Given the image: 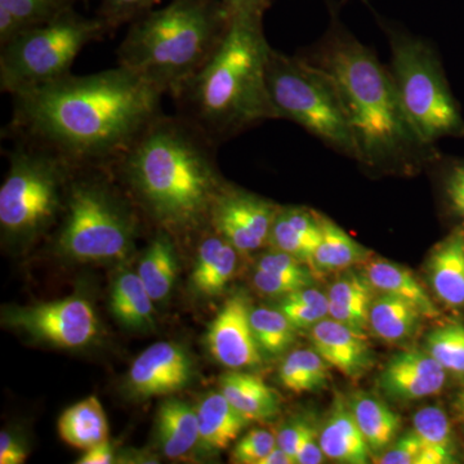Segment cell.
Wrapping results in <instances>:
<instances>
[{
  "mask_svg": "<svg viewBox=\"0 0 464 464\" xmlns=\"http://www.w3.org/2000/svg\"><path fill=\"white\" fill-rule=\"evenodd\" d=\"M164 93L121 66L69 75L12 97L7 134L74 167L114 166L163 114Z\"/></svg>",
  "mask_w": 464,
  "mask_h": 464,
  "instance_id": "6da1fadb",
  "label": "cell"
},
{
  "mask_svg": "<svg viewBox=\"0 0 464 464\" xmlns=\"http://www.w3.org/2000/svg\"><path fill=\"white\" fill-rule=\"evenodd\" d=\"M217 145L182 115H159L119 158L112 172L137 209L168 234H188L209 224L225 186Z\"/></svg>",
  "mask_w": 464,
  "mask_h": 464,
  "instance_id": "7a4b0ae2",
  "label": "cell"
},
{
  "mask_svg": "<svg viewBox=\"0 0 464 464\" xmlns=\"http://www.w3.org/2000/svg\"><path fill=\"white\" fill-rule=\"evenodd\" d=\"M313 63L332 76L357 148V161L387 172H411L430 158L409 121L390 69L350 34L335 29Z\"/></svg>",
  "mask_w": 464,
  "mask_h": 464,
  "instance_id": "3957f363",
  "label": "cell"
},
{
  "mask_svg": "<svg viewBox=\"0 0 464 464\" xmlns=\"http://www.w3.org/2000/svg\"><path fill=\"white\" fill-rule=\"evenodd\" d=\"M264 14H237L212 57L172 99L183 118L210 141L230 140L266 121L280 119L268 90L273 48L264 32Z\"/></svg>",
  "mask_w": 464,
  "mask_h": 464,
  "instance_id": "277c9868",
  "label": "cell"
},
{
  "mask_svg": "<svg viewBox=\"0 0 464 464\" xmlns=\"http://www.w3.org/2000/svg\"><path fill=\"white\" fill-rule=\"evenodd\" d=\"M230 16L216 0H172L132 21L118 48V65L176 96L224 39Z\"/></svg>",
  "mask_w": 464,
  "mask_h": 464,
  "instance_id": "5b68a950",
  "label": "cell"
},
{
  "mask_svg": "<svg viewBox=\"0 0 464 464\" xmlns=\"http://www.w3.org/2000/svg\"><path fill=\"white\" fill-rule=\"evenodd\" d=\"M106 167H75L56 235L61 255L75 261H114L130 255L139 216Z\"/></svg>",
  "mask_w": 464,
  "mask_h": 464,
  "instance_id": "8992f818",
  "label": "cell"
},
{
  "mask_svg": "<svg viewBox=\"0 0 464 464\" xmlns=\"http://www.w3.org/2000/svg\"><path fill=\"white\" fill-rule=\"evenodd\" d=\"M74 169L48 150L14 141L0 188L3 239L29 246L53 227L65 208Z\"/></svg>",
  "mask_w": 464,
  "mask_h": 464,
  "instance_id": "52a82bcc",
  "label": "cell"
},
{
  "mask_svg": "<svg viewBox=\"0 0 464 464\" xmlns=\"http://www.w3.org/2000/svg\"><path fill=\"white\" fill-rule=\"evenodd\" d=\"M267 82L280 119L301 125L328 148L357 160L353 130L329 72L313 61L271 50Z\"/></svg>",
  "mask_w": 464,
  "mask_h": 464,
  "instance_id": "ba28073f",
  "label": "cell"
},
{
  "mask_svg": "<svg viewBox=\"0 0 464 464\" xmlns=\"http://www.w3.org/2000/svg\"><path fill=\"white\" fill-rule=\"evenodd\" d=\"M108 27L75 12L30 27L0 45V90L12 97L70 74L72 63Z\"/></svg>",
  "mask_w": 464,
  "mask_h": 464,
  "instance_id": "9c48e42d",
  "label": "cell"
},
{
  "mask_svg": "<svg viewBox=\"0 0 464 464\" xmlns=\"http://www.w3.org/2000/svg\"><path fill=\"white\" fill-rule=\"evenodd\" d=\"M391 75L409 121L424 143L462 133V116L429 45L405 34L391 35Z\"/></svg>",
  "mask_w": 464,
  "mask_h": 464,
  "instance_id": "30bf717a",
  "label": "cell"
},
{
  "mask_svg": "<svg viewBox=\"0 0 464 464\" xmlns=\"http://www.w3.org/2000/svg\"><path fill=\"white\" fill-rule=\"evenodd\" d=\"M3 322L34 340L61 348L87 346L96 338L99 322L87 299L74 297L26 307L9 308Z\"/></svg>",
  "mask_w": 464,
  "mask_h": 464,
  "instance_id": "8fae6325",
  "label": "cell"
},
{
  "mask_svg": "<svg viewBox=\"0 0 464 464\" xmlns=\"http://www.w3.org/2000/svg\"><path fill=\"white\" fill-rule=\"evenodd\" d=\"M280 207L225 183L209 213V226L237 252L249 253L268 243Z\"/></svg>",
  "mask_w": 464,
  "mask_h": 464,
  "instance_id": "7c38bea8",
  "label": "cell"
},
{
  "mask_svg": "<svg viewBox=\"0 0 464 464\" xmlns=\"http://www.w3.org/2000/svg\"><path fill=\"white\" fill-rule=\"evenodd\" d=\"M207 346L219 364L232 371L256 368L261 364V347L250 324L249 302L235 295L210 324Z\"/></svg>",
  "mask_w": 464,
  "mask_h": 464,
  "instance_id": "4fadbf2b",
  "label": "cell"
},
{
  "mask_svg": "<svg viewBox=\"0 0 464 464\" xmlns=\"http://www.w3.org/2000/svg\"><path fill=\"white\" fill-rule=\"evenodd\" d=\"M192 362L185 348L173 342H158L134 360L130 389L139 398L166 396L188 386Z\"/></svg>",
  "mask_w": 464,
  "mask_h": 464,
  "instance_id": "5bb4252c",
  "label": "cell"
},
{
  "mask_svg": "<svg viewBox=\"0 0 464 464\" xmlns=\"http://www.w3.org/2000/svg\"><path fill=\"white\" fill-rule=\"evenodd\" d=\"M448 372L427 351L396 353L378 377V387L396 401H417L445 389Z\"/></svg>",
  "mask_w": 464,
  "mask_h": 464,
  "instance_id": "9a60e30c",
  "label": "cell"
},
{
  "mask_svg": "<svg viewBox=\"0 0 464 464\" xmlns=\"http://www.w3.org/2000/svg\"><path fill=\"white\" fill-rule=\"evenodd\" d=\"M314 350L347 378L362 377L373 365V353L364 333L353 331L332 317L311 328Z\"/></svg>",
  "mask_w": 464,
  "mask_h": 464,
  "instance_id": "2e32d148",
  "label": "cell"
},
{
  "mask_svg": "<svg viewBox=\"0 0 464 464\" xmlns=\"http://www.w3.org/2000/svg\"><path fill=\"white\" fill-rule=\"evenodd\" d=\"M430 283L440 301L451 308L464 307V226L454 228L430 253Z\"/></svg>",
  "mask_w": 464,
  "mask_h": 464,
  "instance_id": "e0dca14e",
  "label": "cell"
},
{
  "mask_svg": "<svg viewBox=\"0 0 464 464\" xmlns=\"http://www.w3.org/2000/svg\"><path fill=\"white\" fill-rule=\"evenodd\" d=\"M320 240L322 215L299 207L280 208L268 237L274 249L288 253L310 268Z\"/></svg>",
  "mask_w": 464,
  "mask_h": 464,
  "instance_id": "ac0fdd59",
  "label": "cell"
},
{
  "mask_svg": "<svg viewBox=\"0 0 464 464\" xmlns=\"http://www.w3.org/2000/svg\"><path fill=\"white\" fill-rule=\"evenodd\" d=\"M320 447L328 459L344 464H366L371 462L372 451L360 431L350 404L341 396L334 405L328 420L320 432Z\"/></svg>",
  "mask_w": 464,
  "mask_h": 464,
  "instance_id": "d6986e66",
  "label": "cell"
},
{
  "mask_svg": "<svg viewBox=\"0 0 464 464\" xmlns=\"http://www.w3.org/2000/svg\"><path fill=\"white\" fill-rule=\"evenodd\" d=\"M375 293L377 290L364 273L350 268L329 289V317L365 334Z\"/></svg>",
  "mask_w": 464,
  "mask_h": 464,
  "instance_id": "ffe728a7",
  "label": "cell"
},
{
  "mask_svg": "<svg viewBox=\"0 0 464 464\" xmlns=\"http://www.w3.org/2000/svg\"><path fill=\"white\" fill-rule=\"evenodd\" d=\"M195 261L192 286L200 295L215 297L224 292L234 276L237 250L212 228V234L204 237L198 246Z\"/></svg>",
  "mask_w": 464,
  "mask_h": 464,
  "instance_id": "44dd1931",
  "label": "cell"
},
{
  "mask_svg": "<svg viewBox=\"0 0 464 464\" xmlns=\"http://www.w3.org/2000/svg\"><path fill=\"white\" fill-rule=\"evenodd\" d=\"M221 392L249 422H266L280 413V399L257 375L228 372L219 380Z\"/></svg>",
  "mask_w": 464,
  "mask_h": 464,
  "instance_id": "7402d4cb",
  "label": "cell"
},
{
  "mask_svg": "<svg viewBox=\"0 0 464 464\" xmlns=\"http://www.w3.org/2000/svg\"><path fill=\"white\" fill-rule=\"evenodd\" d=\"M197 413L200 447L210 453L230 447L249 424L222 392L209 393L198 406Z\"/></svg>",
  "mask_w": 464,
  "mask_h": 464,
  "instance_id": "603a6c76",
  "label": "cell"
},
{
  "mask_svg": "<svg viewBox=\"0 0 464 464\" xmlns=\"http://www.w3.org/2000/svg\"><path fill=\"white\" fill-rule=\"evenodd\" d=\"M364 274L377 292L389 293L411 302L427 319L440 316L439 308L433 304L427 290L404 266L386 259H373L366 264Z\"/></svg>",
  "mask_w": 464,
  "mask_h": 464,
  "instance_id": "cb8c5ba5",
  "label": "cell"
},
{
  "mask_svg": "<svg viewBox=\"0 0 464 464\" xmlns=\"http://www.w3.org/2000/svg\"><path fill=\"white\" fill-rule=\"evenodd\" d=\"M423 317L411 302L389 293H380L372 304L369 329L387 343H401L413 337Z\"/></svg>",
  "mask_w": 464,
  "mask_h": 464,
  "instance_id": "d4e9b609",
  "label": "cell"
},
{
  "mask_svg": "<svg viewBox=\"0 0 464 464\" xmlns=\"http://www.w3.org/2000/svg\"><path fill=\"white\" fill-rule=\"evenodd\" d=\"M58 433L67 445L81 450L109 441L105 411L96 396L70 406L58 420Z\"/></svg>",
  "mask_w": 464,
  "mask_h": 464,
  "instance_id": "484cf974",
  "label": "cell"
},
{
  "mask_svg": "<svg viewBox=\"0 0 464 464\" xmlns=\"http://www.w3.org/2000/svg\"><path fill=\"white\" fill-rule=\"evenodd\" d=\"M158 436L168 458H182L199 444V420L197 409L170 399L158 411Z\"/></svg>",
  "mask_w": 464,
  "mask_h": 464,
  "instance_id": "4316f807",
  "label": "cell"
},
{
  "mask_svg": "<svg viewBox=\"0 0 464 464\" xmlns=\"http://www.w3.org/2000/svg\"><path fill=\"white\" fill-rule=\"evenodd\" d=\"M348 404L372 454H383L401 427L400 415L369 393H355Z\"/></svg>",
  "mask_w": 464,
  "mask_h": 464,
  "instance_id": "83f0119b",
  "label": "cell"
},
{
  "mask_svg": "<svg viewBox=\"0 0 464 464\" xmlns=\"http://www.w3.org/2000/svg\"><path fill=\"white\" fill-rule=\"evenodd\" d=\"M372 250L350 237L343 228L322 215V240L314 255L311 270L316 273H340L353 266L371 261Z\"/></svg>",
  "mask_w": 464,
  "mask_h": 464,
  "instance_id": "f1b7e54d",
  "label": "cell"
},
{
  "mask_svg": "<svg viewBox=\"0 0 464 464\" xmlns=\"http://www.w3.org/2000/svg\"><path fill=\"white\" fill-rule=\"evenodd\" d=\"M422 442L418 464L458 463L456 439L450 420L440 406H426L413 417V430Z\"/></svg>",
  "mask_w": 464,
  "mask_h": 464,
  "instance_id": "f546056e",
  "label": "cell"
},
{
  "mask_svg": "<svg viewBox=\"0 0 464 464\" xmlns=\"http://www.w3.org/2000/svg\"><path fill=\"white\" fill-rule=\"evenodd\" d=\"M154 299L139 274L124 273L112 284L110 310L121 325L149 328L154 324Z\"/></svg>",
  "mask_w": 464,
  "mask_h": 464,
  "instance_id": "4dcf8cb0",
  "label": "cell"
},
{
  "mask_svg": "<svg viewBox=\"0 0 464 464\" xmlns=\"http://www.w3.org/2000/svg\"><path fill=\"white\" fill-rule=\"evenodd\" d=\"M74 0H0V45L12 36L72 11Z\"/></svg>",
  "mask_w": 464,
  "mask_h": 464,
  "instance_id": "1f68e13d",
  "label": "cell"
},
{
  "mask_svg": "<svg viewBox=\"0 0 464 464\" xmlns=\"http://www.w3.org/2000/svg\"><path fill=\"white\" fill-rule=\"evenodd\" d=\"M139 276L154 302L168 297L177 276L176 249L170 234L160 231L152 239L142 256Z\"/></svg>",
  "mask_w": 464,
  "mask_h": 464,
  "instance_id": "d6a6232c",
  "label": "cell"
},
{
  "mask_svg": "<svg viewBox=\"0 0 464 464\" xmlns=\"http://www.w3.org/2000/svg\"><path fill=\"white\" fill-rule=\"evenodd\" d=\"M329 378V364L315 350L293 351L279 369L280 383L295 393L324 390Z\"/></svg>",
  "mask_w": 464,
  "mask_h": 464,
  "instance_id": "836d02e7",
  "label": "cell"
},
{
  "mask_svg": "<svg viewBox=\"0 0 464 464\" xmlns=\"http://www.w3.org/2000/svg\"><path fill=\"white\" fill-rule=\"evenodd\" d=\"M250 324L258 346L271 355L282 353L295 340L297 329L279 308L259 307L250 310Z\"/></svg>",
  "mask_w": 464,
  "mask_h": 464,
  "instance_id": "e575fe53",
  "label": "cell"
},
{
  "mask_svg": "<svg viewBox=\"0 0 464 464\" xmlns=\"http://www.w3.org/2000/svg\"><path fill=\"white\" fill-rule=\"evenodd\" d=\"M426 351L448 373L464 377V324L449 322L426 337Z\"/></svg>",
  "mask_w": 464,
  "mask_h": 464,
  "instance_id": "d590c367",
  "label": "cell"
},
{
  "mask_svg": "<svg viewBox=\"0 0 464 464\" xmlns=\"http://www.w3.org/2000/svg\"><path fill=\"white\" fill-rule=\"evenodd\" d=\"M277 308L297 331H304L329 317V298L325 293L307 286L283 297Z\"/></svg>",
  "mask_w": 464,
  "mask_h": 464,
  "instance_id": "8d00e7d4",
  "label": "cell"
},
{
  "mask_svg": "<svg viewBox=\"0 0 464 464\" xmlns=\"http://www.w3.org/2000/svg\"><path fill=\"white\" fill-rule=\"evenodd\" d=\"M314 271L308 268L301 273H277V271L256 270L253 285L262 295L285 297L290 293L311 286Z\"/></svg>",
  "mask_w": 464,
  "mask_h": 464,
  "instance_id": "74e56055",
  "label": "cell"
},
{
  "mask_svg": "<svg viewBox=\"0 0 464 464\" xmlns=\"http://www.w3.org/2000/svg\"><path fill=\"white\" fill-rule=\"evenodd\" d=\"M277 447L276 436L267 430H252L240 439L232 451L237 463L259 464Z\"/></svg>",
  "mask_w": 464,
  "mask_h": 464,
  "instance_id": "f35d334b",
  "label": "cell"
},
{
  "mask_svg": "<svg viewBox=\"0 0 464 464\" xmlns=\"http://www.w3.org/2000/svg\"><path fill=\"white\" fill-rule=\"evenodd\" d=\"M160 0H103L100 20L110 29L132 23Z\"/></svg>",
  "mask_w": 464,
  "mask_h": 464,
  "instance_id": "ab89813d",
  "label": "cell"
},
{
  "mask_svg": "<svg viewBox=\"0 0 464 464\" xmlns=\"http://www.w3.org/2000/svg\"><path fill=\"white\" fill-rule=\"evenodd\" d=\"M423 447L413 431L405 433L380 458L381 464H418Z\"/></svg>",
  "mask_w": 464,
  "mask_h": 464,
  "instance_id": "60d3db41",
  "label": "cell"
},
{
  "mask_svg": "<svg viewBox=\"0 0 464 464\" xmlns=\"http://www.w3.org/2000/svg\"><path fill=\"white\" fill-rule=\"evenodd\" d=\"M444 191L449 207L464 226V164L449 168L444 179Z\"/></svg>",
  "mask_w": 464,
  "mask_h": 464,
  "instance_id": "b9f144b4",
  "label": "cell"
},
{
  "mask_svg": "<svg viewBox=\"0 0 464 464\" xmlns=\"http://www.w3.org/2000/svg\"><path fill=\"white\" fill-rule=\"evenodd\" d=\"M310 427L311 423L307 420H295L285 424L276 435L277 447L282 448L295 460V463H297L295 458H297L299 444Z\"/></svg>",
  "mask_w": 464,
  "mask_h": 464,
  "instance_id": "7bdbcfd3",
  "label": "cell"
},
{
  "mask_svg": "<svg viewBox=\"0 0 464 464\" xmlns=\"http://www.w3.org/2000/svg\"><path fill=\"white\" fill-rule=\"evenodd\" d=\"M325 454L320 447V433L311 424L306 435L304 436L301 444H299L295 459H297L298 464H320L325 460Z\"/></svg>",
  "mask_w": 464,
  "mask_h": 464,
  "instance_id": "ee69618b",
  "label": "cell"
},
{
  "mask_svg": "<svg viewBox=\"0 0 464 464\" xmlns=\"http://www.w3.org/2000/svg\"><path fill=\"white\" fill-rule=\"evenodd\" d=\"M26 460V449L23 442L8 431L0 433V463L21 464Z\"/></svg>",
  "mask_w": 464,
  "mask_h": 464,
  "instance_id": "f6af8a7d",
  "label": "cell"
},
{
  "mask_svg": "<svg viewBox=\"0 0 464 464\" xmlns=\"http://www.w3.org/2000/svg\"><path fill=\"white\" fill-rule=\"evenodd\" d=\"M228 16L237 14H264L268 0H221Z\"/></svg>",
  "mask_w": 464,
  "mask_h": 464,
  "instance_id": "bcb514c9",
  "label": "cell"
},
{
  "mask_svg": "<svg viewBox=\"0 0 464 464\" xmlns=\"http://www.w3.org/2000/svg\"><path fill=\"white\" fill-rule=\"evenodd\" d=\"M114 459V450L109 441L96 445V447L85 450L83 457L79 459V464H109Z\"/></svg>",
  "mask_w": 464,
  "mask_h": 464,
  "instance_id": "7dc6e473",
  "label": "cell"
},
{
  "mask_svg": "<svg viewBox=\"0 0 464 464\" xmlns=\"http://www.w3.org/2000/svg\"><path fill=\"white\" fill-rule=\"evenodd\" d=\"M453 411L458 423H459L460 429H462L464 438V384L458 389L456 395H454Z\"/></svg>",
  "mask_w": 464,
  "mask_h": 464,
  "instance_id": "c3c4849f",
  "label": "cell"
},
{
  "mask_svg": "<svg viewBox=\"0 0 464 464\" xmlns=\"http://www.w3.org/2000/svg\"><path fill=\"white\" fill-rule=\"evenodd\" d=\"M259 464H295V460L282 448L276 447Z\"/></svg>",
  "mask_w": 464,
  "mask_h": 464,
  "instance_id": "681fc988",
  "label": "cell"
}]
</instances>
